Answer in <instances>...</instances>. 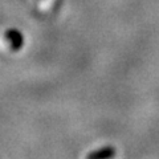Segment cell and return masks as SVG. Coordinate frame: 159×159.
I'll list each match as a JSON object with an SVG mask.
<instances>
[{
	"label": "cell",
	"instance_id": "cell-2",
	"mask_svg": "<svg viewBox=\"0 0 159 159\" xmlns=\"http://www.w3.org/2000/svg\"><path fill=\"white\" fill-rule=\"evenodd\" d=\"M116 155V150L113 147H102L98 151H94L88 154L89 159H109Z\"/></svg>",
	"mask_w": 159,
	"mask_h": 159
},
{
	"label": "cell",
	"instance_id": "cell-1",
	"mask_svg": "<svg viewBox=\"0 0 159 159\" xmlns=\"http://www.w3.org/2000/svg\"><path fill=\"white\" fill-rule=\"evenodd\" d=\"M6 37H7V41L9 43V45H11L13 49H20L23 47L24 37L17 29H8L7 33H6Z\"/></svg>",
	"mask_w": 159,
	"mask_h": 159
}]
</instances>
